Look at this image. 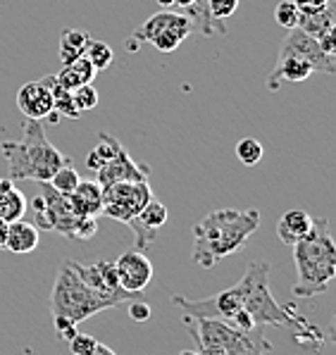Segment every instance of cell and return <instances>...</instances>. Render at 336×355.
<instances>
[{"label": "cell", "instance_id": "6da1fadb", "mask_svg": "<svg viewBox=\"0 0 336 355\" xmlns=\"http://www.w3.org/2000/svg\"><path fill=\"white\" fill-rule=\"evenodd\" d=\"M260 227V210L220 207L193 227V262L203 270H213L218 262L246 248V241Z\"/></svg>", "mask_w": 336, "mask_h": 355}, {"label": "cell", "instance_id": "7a4b0ae2", "mask_svg": "<svg viewBox=\"0 0 336 355\" xmlns=\"http://www.w3.org/2000/svg\"><path fill=\"white\" fill-rule=\"evenodd\" d=\"M8 172L12 182H51V177L60 167L74 165L72 157L62 155L55 146L48 141L46 124L41 119H26L21 141H3L0 144Z\"/></svg>", "mask_w": 336, "mask_h": 355}, {"label": "cell", "instance_id": "3957f363", "mask_svg": "<svg viewBox=\"0 0 336 355\" xmlns=\"http://www.w3.org/2000/svg\"><path fill=\"white\" fill-rule=\"evenodd\" d=\"M296 284L294 298H315L329 288L336 277V243L329 232V220L319 217L312 225V232L294 245Z\"/></svg>", "mask_w": 336, "mask_h": 355}, {"label": "cell", "instance_id": "277c9868", "mask_svg": "<svg viewBox=\"0 0 336 355\" xmlns=\"http://www.w3.org/2000/svg\"><path fill=\"white\" fill-rule=\"evenodd\" d=\"M188 336L196 343L200 355H269L272 343L267 341L263 327L256 331H241L229 322L213 318H182Z\"/></svg>", "mask_w": 336, "mask_h": 355}, {"label": "cell", "instance_id": "5b68a950", "mask_svg": "<svg viewBox=\"0 0 336 355\" xmlns=\"http://www.w3.org/2000/svg\"><path fill=\"white\" fill-rule=\"evenodd\" d=\"M117 300L105 296L89 286L77 272L72 260H64L58 270L55 286L51 293V313L53 318H67L74 324H81L84 320L94 318L107 308H117Z\"/></svg>", "mask_w": 336, "mask_h": 355}, {"label": "cell", "instance_id": "8992f818", "mask_svg": "<svg viewBox=\"0 0 336 355\" xmlns=\"http://www.w3.org/2000/svg\"><path fill=\"white\" fill-rule=\"evenodd\" d=\"M193 34L191 19L184 12L175 10H160L158 15L148 17L129 38L127 48L132 53L139 51V43H150L160 53H175L188 36Z\"/></svg>", "mask_w": 336, "mask_h": 355}, {"label": "cell", "instance_id": "52a82bcc", "mask_svg": "<svg viewBox=\"0 0 336 355\" xmlns=\"http://www.w3.org/2000/svg\"><path fill=\"white\" fill-rule=\"evenodd\" d=\"M41 196L46 200L48 215H51L53 232L62 234L69 239H79V241H89L96 232H98V222L96 217H79L69 205V198L62 193H58L55 189H51V184H41Z\"/></svg>", "mask_w": 336, "mask_h": 355}, {"label": "cell", "instance_id": "ba28073f", "mask_svg": "<svg viewBox=\"0 0 336 355\" xmlns=\"http://www.w3.org/2000/svg\"><path fill=\"white\" fill-rule=\"evenodd\" d=\"M153 198L148 182H124L112 184V187H103V210L100 215H107L117 222L127 225L129 220L139 215L148 200Z\"/></svg>", "mask_w": 336, "mask_h": 355}, {"label": "cell", "instance_id": "9c48e42d", "mask_svg": "<svg viewBox=\"0 0 336 355\" xmlns=\"http://www.w3.org/2000/svg\"><path fill=\"white\" fill-rule=\"evenodd\" d=\"M279 55H296V58L306 60V62H310L315 72H322L329 76L336 72V60L319 48L317 38L308 36L306 31H301V29H291V34L284 36V41H281V46H279Z\"/></svg>", "mask_w": 336, "mask_h": 355}, {"label": "cell", "instance_id": "30bf717a", "mask_svg": "<svg viewBox=\"0 0 336 355\" xmlns=\"http://www.w3.org/2000/svg\"><path fill=\"white\" fill-rule=\"evenodd\" d=\"M117 282L124 291L141 293L153 282V262L145 258L143 250H127L115 260Z\"/></svg>", "mask_w": 336, "mask_h": 355}, {"label": "cell", "instance_id": "8fae6325", "mask_svg": "<svg viewBox=\"0 0 336 355\" xmlns=\"http://www.w3.org/2000/svg\"><path fill=\"white\" fill-rule=\"evenodd\" d=\"M53 76L46 74L36 81H29L17 91V107L26 119H46L53 112Z\"/></svg>", "mask_w": 336, "mask_h": 355}, {"label": "cell", "instance_id": "7c38bea8", "mask_svg": "<svg viewBox=\"0 0 336 355\" xmlns=\"http://www.w3.org/2000/svg\"><path fill=\"white\" fill-rule=\"evenodd\" d=\"M167 217H170L167 207L153 196V198L148 200V205H145L134 220L127 222L129 229L134 232V239H136V250H145L150 245V241L158 239L160 229L167 225Z\"/></svg>", "mask_w": 336, "mask_h": 355}, {"label": "cell", "instance_id": "4fadbf2b", "mask_svg": "<svg viewBox=\"0 0 336 355\" xmlns=\"http://www.w3.org/2000/svg\"><path fill=\"white\" fill-rule=\"evenodd\" d=\"M98 179L96 182L100 187H112V184H124V182H148L150 167L143 162H136L132 155L127 153V148H122L117 153V157H112L105 167H100Z\"/></svg>", "mask_w": 336, "mask_h": 355}, {"label": "cell", "instance_id": "5bb4252c", "mask_svg": "<svg viewBox=\"0 0 336 355\" xmlns=\"http://www.w3.org/2000/svg\"><path fill=\"white\" fill-rule=\"evenodd\" d=\"M315 69H312L310 62L296 58V55H277V64H274V72L269 74L267 79V89L269 91H279V86L284 81H291V84H298V81H306Z\"/></svg>", "mask_w": 336, "mask_h": 355}, {"label": "cell", "instance_id": "9a60e30c", "mask_svg": "<svg viewBox=\"0 0 336 355\" xmlns=\"http://www.w3.org/2000/svg\"><path fill=\"white\" fill-rule=\"evenodd\" d=\"M67 198L79 217H98L103 210V187L98 182H79Z\"/></svg>", "mask_w": 336, "mask_h": 355}, {"label": "cell", "instance_id": "2e32d148", "mask_svg": "<svg viewBox=\"0 0 336 355\" xmlns=\"http://www.w3.org/2000/svg\"><path fill=\"white\" fill-rule=\"evenodd\" d=\"M312 225H315V220H312L306 210H289L279 217L277 236L281 243L296 245L298 241H303V239L312 232Z\"/></svg>", "mask_w": 336, "mask_h": 355}, {"label": "cell", "instance_id": "e0dca14e", "mask_svg": "<svg viewBox=\"0 0 336 355\" xmlns=\"http://www.w3.org/2000/svg\"><path fill=\"white\" fill-rule=\"evenodd\" d=\"M36 248H39V229L26 220L10 222L8 239H5V250L24 255V253H31V250H36Z\"/></svg>", "mask_w": 336, "mask_h": 355}, {"label": "cell", "instance_id": "ac0fdd59", "mask_svg": "<svg viewBox=\"0 0 336 355\" xmlns=\"http://www.w3.org/2000/svg\"><path fill=\"white\" fill-rule=\"evenodd\" d=\"M26 196L15 187L12 179H0V220L17 222L26 215Z\"/></svg>", "mask_w": 336, "mask_h": 355}, {"label": "cell", "instance_id": "d6986e66", "mask_svg": "<svg viewBox=\"0 0 336 355\" xmlns=\"http://www.w3.org/2000/svg\"><path fill=\"white\" fill-rule=\"evenodd\" d=\"M96 74H98V72L94 69V64L81 55V58L74 60V62L62 64V69L55 74V79H58V84L62 86V89L74 91V89H79V86H84V84H94Z\"/></svg>", "mask_w": 336, "mask_h": 355}, {"label": "cell", "instance_id": "ffe728a7", "mask_svg": "<svg viewBox=\"0 0 336 355\" xmlns=\"http://www.w3.org/2000/svg\"><path fill=\"white\" fill-rule=\"evenodd\" d=\"M124 146L119 144V139H115L112 134H100L98 141H96V146L89 150V155H86V167L98 172V169L105 167L112 157H117V153Z\"/></svg>", "mask_w": 336, "mask_h": 355}, {"label": "cell", "instance_id": "44dd1931", "mask_svg": "<svg viewBox=\"0 0 336 355\" xmlns=\"http://www.w3.org/2000/svg\"><path fill=\"white\" fill-rule=\"evenodd\" d=\"M89 31L84 29H64L60 34V62L69 64L84 55V48L89 43Z\"/></svg>", "mask_w": 336, "mask_h": 355}, {"label": "cell", "instance_id": "7402d4cb", "mask_svg": "<svg viewBox=\"0 0 336 355\" xmlns=\"http://www.w3.org/2000/svg\"><path fill=\"white\" fill-rule=\"evenodd\" d=\"M298 29L306 31L308 36L319 38L327 31H334V3H329L324 10H319L315 15H301V21H298Z\"/></svg>", "mask_w": 336, "mask_h": 355}, {"label": "cell", "instance_id": "603a6c76", "mask_svg": "<svg viewBox=\"0 0 336 355\" xmlns=\"http://www.w3.org/2000/svg\"><path fill=\"white\" fill-rule=\"evenodd\" d=\"M84 58L89 60L91 64H94L96 72H103V69H107L112 64V58H115V53H112V48L107 46V43L89 38V43H86V48H84Z\"/></svg>", "mask_w": 336, "mask_h": 355}, {"label": "cell", "instance_id": "cb8c5ba5", "mask_svg": "<svg viewBox=\"0 0 336 355\" xmlns=\"http://www.w3.org/2000/svg\"><path fill=\"white\" fill-rule=\"evenodd\" d=\"M53 112H58L60 117H67V119H79L81 114L77 112V107H74V101H72V91L62 89V86L58 84V79L53 76Z\"/></svg>", "mask_w": 336, "mask_h": 355}, {"label": "cell", "instance_id": "d4e9b609", "mask_svg": "<svg viewBox=\"0 0 336 355\" xmlns=\"http://www.w3.org/2000/svg\"><path fill=\"white\" fill-rule=\"evenodd\" d=\"M81 182V177H79V172L74 169V165H67V167H60L55 174L51 177V189H55L58 193H62V196H69L74 189H77V184Z\"/></svg>", "mask_w": 336, "mask_h": 355}, {"label": "cell", "instance_id": "484cf974", "mask_svg": "<svg viewBox=\"0 0 336 355\" xmlns=\"http://www.w3.org/2000/svg\"><path fill=\"white\" fill-rule=\"evenodd\" d=\"M263 144L258 139H241L236 144V157L246 167H256L263 160Z\"/></svg>", "mask_w": 336, "mask_h": 355}, {"label": "cell", "instance_id": "4316f807", "mask_svg": "<svg viewBox=\"0 0 336 355\" xmlns=\"http://www.w3.org/2000/svg\"><path fill=\"white\" fill-rule=\"evenodd\" d=\"M274 19H277L279 26H284L286 31L298 29V21H301V10L294 0H281V3L274 8Z\"/></svg>", "mask_w": 336, "mask_h": 355}, {"label": "cell", "instance_id": "83f0119b", "mask_svg": "<svg viewBox=\"0 0 336 355\" xmlns=\"http://www.w3.org/2000/svg\"><path fill=\"white\" fill-rule=\"evenodd\" d=\"M72 101H74V107H77V112H86V110H94L96 105H98V91H96L94 84H84L79 86V89L72 91Z\"/></svg>", "mask_w": 336, "mask_h": 355}, {"label": "cell", "instance_id": "f1b7e54d", "mask_svg": "<svg viewBox=\"0 0 336 355\" xmlns=\"http://www.w3.org/2000/svg\"><path fill=\"white\" fill-rule=\"evenodd\" d=\"M26 210L31 212V225H34L39 232H53V225H51V215H48V207H46V200H43V196L39 193L34 200H31V205H26Z\"/></svg>", "mask_w": 336, "mask_h": 355}, {"label": "cell", "instance_id": "f546056e", "mask_svg": "<svg viewBox=\"0 0 336 355\" xmlns=\"http://www.w3.org/2000/svg\"><path fill=\"white\" fill-rule=\"evenodd\" d=\"M238 5H241V0H205V8H208L210 17L218 21L234 17Z\"/></svg>", "mask_w": 336, "mask_h": 355}, {"label": "cell", "instance_id": "4dcf8cb0", "mask_svg": "<svg viewBox=\"0 0 336 355\" xmlns=\"http://www.w3.org/2000/svg\"><path fill=\"white\" fill-rule=\"evenodd\" d=\"M96 346H98V338L89 334H77L74 338H69V351H72V355H89Z\"/></svg>", "mask_w": 336, "mask_h": 355}, {"label": "cell", "instance_id": "1f68e13d", "mask_svg": "<svg viewBox=\"0 0 336 355\" xmlns=\"http://www.w3.org/2000/svg\"><path fill=\"white\" fill-rule=\"evenodd\" d=\"M129 318L134 322H139V324H143V322L150 320V315H153V310H150V305L145 303L143 298H136V300H129Z\"/></svg>", "mask_w": 336, "mask_h": 355}, {"label": "cell", "instance_id": "d6a6232c", "mask_svg": "<svg viewBox=\"0 0 336 355\" xmlns=\"http://www.w3.org/2000/svg\"><path fill=\"white\" fill-rule=\"evenodd\" d=\"M77 327H79V324L69 322L67 318H55V331H58V336L62 338V341H69V338L77 336V334H79Z\"/></svg>", "mask_w": 336, "mask_h": 355}, {"label": "cell", "instance_id": "836d02e7", "mask_svg": "<svg viewBox=\"0 0 336 355\" xmlns=\"http://www.w3.org/2000/svg\"><path fill=\"white\" fill-rule=\"evenodd\" d=\"M317 43H319V48H322L327 55H336V29L334 31H327L324 36H319L317 38Z\"/></svg>", "mask_w": 336, "mask_h": 355}, {"label": "cell", "instance_id": "e575fe53", "mask_svg": "<svg viewBox=\"0 0 336 355\" xmlns=\"http://www.w3.org/2000/svg\"><path fill=\"white\" fill-rule=\"evenodd\" d=\"M198 0H172V8H179L182 12H186L188 8H193Z\"/></svg>", "mask_w": 336, "mask_h": 355}, {"label": "cell", "instance_id": "d590c367", "mask_svg": "<svg viewBox=\"0 0 336 355\" xmlns=\"http://www.w3.org/2000/svg\"><path fill=\"white\" fill-rule=\"evenodd\" d=\"M89 355H117L115 351H112V348H107V346H103V343L98 341V346L94 348V351H91Z\"/></svg>", "mask_w": 336, "mask_h": 355}, {"label": "cell", "instance_id": "8d00e7d4", "mask_svg": "<svg viewBox=\"0 0 336 355\" xmlns=\"http://www.w3.org/2000/svg\"><path fill=\"white\" fill-rule=\"evenodd\" d=\"M5 239H8V222L0 220V250H5Z\"/></svg>", "mask_w": 336, "mask_h": 355}, {"label": "cell", "instance_id": "74e56055", "mask_svg": "<svg viewBox=\"0 0 336 355\" xmlns=\"http://www.w3.org/2000/svg\"><path fill=\"white\" fill-rule=\"evenodd\" d=\"M158 5H162L165 10H172V0H158Z\"/></svg>", "mask_w": 336, "mask_h": 355}, {"label": "cell", "instance_id": "f35d334b", "mask_svg": "<svg viewBox=\"0 0 336 355\" xmlns=\"http://www.w3.org/2000/svg\"><path fill=\"white\" fill-rule=\"evenodd\" d=\"M294 3L298 5V8H303V5H308V3H310V0H294Z\"/></svg>", "mask_w": 336, "mask_h": 355}, {"label": "cell", "instance_id": "ab89813d", "mask_svg": "<svg viewBox=\"0 0 336 355\" xmlns=\"http://www.w3.org/2000/svg\"><path fill=\"white\" fill-rule=\"evenodd\" d=\"M179 355H200V353H198V351H182Z\"/></svg>", "mask_w": 336, "mask_h": 355}]
</instances>
